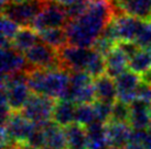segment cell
Segmentation results:
<instances>
[{"mask_svg": "<svg viewBox=\"0 0 151 149\" xmlns=\"http://www.w3.org/2000/svg\"><path fill=\"white\" fill-rule=\"evenodd\" d=\"M118 12L120 11L114 0H92L87 10L81 17L70 21L64 28L68 45L93 47Z\"/></svg>", "mask_w": 151, "mask_h": 149, "instance_id": "obj_1", "label": "cell"}, {"mask_svg": "<svg viewBox=\"0 0 151 149\" xmlns=\"http://www.w3.org/2000/svg\"><path fill=\"white\" fill-rule=\"evenodd\" d=\"M30 90L55 100H66L70 90L71 74L64 69H35L25 70Z\"/></svg>", "mask_w": 151, "mask_h": 149, "instance_id": "obj_2", "label": "cell"}, {"mask_svg": "<svg viewBox=\"0 0 151 149\" xmlns=\"http://www.w3.org/2000/svg\"><path fill=\"white\" fill-rule=\"evenodd\" d=\"M25 71L4 76L1 80V98L7 100L12 112H20L31 96Z\"/></svg>", "mask_w": 151, "mask_h": 149, "instance_id": "obj_3", "label": "cell"}, {"mask_svg": "<svg viewBox=\"0 0 151 149\" xmlns=\"http://www.w3.org/2000/svg\"><path fill=\"white\" fill-rule=\"evenodd\" d=\"M68 22L70 17L66 7L55 0H47L45 1L41 12L35 18L31 28L39 33L47 29L65 28Z\"/></svg>", "mask_w": 151, "mask_h": 149, "instance_id": "obj_4", "label": "cell"}, {"mask_svg": "<svg viewBox=\"0 0 151 149\" xmlns=\"http://www.w3.org/2000/svg\"><path fill=\"white\" fill-rule=\"evenodd\" d=\"M45 1L31 0L27 2H8L2 6V16L16 22L18 25L28 28L32 26L35 18L41 12Z\"/></svg>", "mask_w": 151, "mask_h": 149, "instance_id": "obj_5", "label": "cell"}, {"mask_svg": "<svg viewBox=\"0 0 151 149\" xmlns=\"http://www.w3.org/2000/svg\"><path fill=\"white\" fill-rule=\"evenodd\" d=\"M58 100L42 94L32 93L21 113L35 125H43L53 121V111Z\"/></svg>", "mask_w": 151, "mask_h": 149, "instance_id": "obj_6", "label": "cell"}, {"mask_svg": "<svg viewBox=\"0 0 151 149\" xmlns=\"http://www.w3.org/2000/svg\"><path fill=\"white\" fill-rule=\"evenodd\" d=\"M75 104H92L96 101L94 78L85 71L71 72L67 99Z\"/></svg>", "mask_w": 151, "mask_h": 149, "instance_id": "obj_7", "label": "cell"}, {"mask_svg": "<svg viewBox=\"0 0 151 149\" xmlns=\"http://www.w3.org/2000/svg\"><path fill=\"white\" fill-rule=\"evenodd\" d=\"M28 68L35 69H62L59 50L45 43H38L24 53Z\"/></svg>", "mask_w": 151, "mask_h": 149, "instance_id": "obj_8", "label": "cell"}, {"mask_svg": "<svg viewBox=\"0 0 151 149\" xmlns=\"http://www.w3.org/2000/svg\"><path fill=\"white\" fill-rule=\"evenodd\" d=\"M94 54L93 47H78V46L66 45L59 50V56L62 69L71 72L85 71Z\"/></svg>", "mask_w": 151, "mask_h": 149, "instance_id": "obj_9", "label": "cell"}, {"mask_svg": "<svg viewBox=\"0 0 151 149\" xmlns=\"http://www.w3.org/2000/svg\"><path fill=\"white\" fill-rule=\"evenodd\" d=\"M37 125L28 120L21 112H12L1 126V133L14 143H27Z\"/></svg>", "mask_w": 151, "mask_h": 149, "instance_id": "obj_10", "label": "cell"}, {"mask_svg": "<svg viewBox=\"0 0 151 149\" xmlns=\"http://www.w3.org/2000/svg\"><path fill=\"white\" fill-rule=\"evenodd\" d=\"M28 62L25 57L12 47L11 44L1 46V74L2 77L17 74L28 69Z\"/></svg>", "mask_w": 151, "mask_h": 149, "instance_id": "obj_11", "label": "cell"}, {"mask_svg": "<svg viewBox=\"0 0 151 149\" xmlns=\"http://www.w3.org/2000/svg\"><path fill=\"white\" fill-rule=\"evenodd\" d=\"M113 23L117 33L119 42H134L139 32L141 19L128 16L126 13L118 12L113 19Z\"/></svg>", "mask_w": 151, "mask_h": 149, "instance_id": "obj_12", "label": "cell"}, {"mask_svg": "<svg viewBox=\"0 0 151 149\" xmlns=\"http://www.w3.org/2000/svg\"><path fill=\"white\" fill-rule=\"evenodd\" d=\"M142 77L131 70H126L115 78L118 92V100L130 104L136 100V92Z\"/></svg>", "mask_w": 151, "mask_h": 149, "instance_id": "obj_13", "label": "cell"}, {"mask_svg": "<svg viewBox=\"0 0 151 149\" xmlns=\"http://www.w3.org/2000/svg\"><path fill=\"white\" fill-rule=\"evenodd\" d=\"M134 128L129 123L109 121L106 123V134L111 148L124 149L129 143Z\"/></svg>", "mask_w": 151, "mask_h": 149, "instance_id": "obj_14", "label": "cell"}, {"mask_svg": "<svg viewBox=\"0 0 151 149\" xmlns=\"http://www.w3.org/2000/svg\"><path fill=\"white\" fill-rule=\"evenodd\" d=\"M129 123L134 129H148L151 125V104L134 100L129 104Z\"/></svg>", "mask_w": 151, "mask_h": 149, "instance_id": "obj_15", "label": "cell"}, {"mask_svg": "<svg viewBox=\"0 0 151 149\" xmlns=\"http://www.w3.org/2000/svg\"><path fill=\"white\" fill-rule=\"evenodd\" d=\"M96 100L114 104L118 100V92L115 79L105 74L94 79Z\"/></svg>", "mask_w": 151, "mask_h": 149, "instance_id": "obj_16", "label": "cell"}, {"mask_svg": "<svg viewBox=\"0 0 151 149\" xmlns=\"http://www.w3.org/2000/svg\"><path fill=\"white\" fill-rule=\"evenodd\" d=\"M119 11L141 20H150L151 0H114Z\"/></svg>", "mask_w": 151, "mask_h": 149, "instance_id": "obj_17", "label": "cell"}, {"mask_svg": "<svg viewBox=\"0 0 151 149\" xmlns=\"http://www.w3.org/2000/svg\"><path fill=\"white\" fill-rule=\"evenodd\" d=\"M105 60L106 74L114 79L125 72L127 68H129V57L120 47H118V45L109 54L106 55Z\"/></svg>", "mask_w": 151, "mask_h": 149, "instance_id": "obj_18", "label": "cell"}, {"mask_svg": "<svg viewBox=\"0 0 151 149\" xmlns=\"http://www.w3.org/2000/svg\"><path fill=\"white\" fill-rule=\"evenodd\" d=\"M44 134L45 147L55 149H67V140L64 127L56 124L54 121H50L45 124L39 125Z\"/></svg>", "mask_w": 151, "mask_h": 149, "instance_id": "obj_19", "label": "cell"}, {"mask_svg": "<svg viewBox=\"0 0 151 149\" xmlns=\"http://www.w3.org/2000/svg\"><path fill=\"white\" fill-rule=\"evenodd\" d=\"M86 132L88 137L87 149H109L110 145L108 143L106 134V124L99 121H95L92 124L86 126Z\"/></svg>", "mask_w": 151, "mask_h": 149, "instance_id": "obj_20", "label": "cell"}, {"mask_svg": "<svg viewBox=\"0 0 151 149\" xmlns=\"http://www.w3.org/2000/svg\"><path fill=\"white\" fill-rule=\"evenodd\" d=\"M76 104L70 100H58L53 111V118L56 124L62 127L75 123Z\"/></svg>", "mask_w": 151, "mask_h": 149, "instance_id": "obj_21", "label": "cell"}, {"mask_svg": "<svg viewBox=\"0 0 151 149\" xmlns=\"http://www.w3.org/2000/svg\"><path fill=\"white\" fill-rule=\"evenodd\" d=\"M67 140V149H87L88 137L86 127L77 123L64 127Z\"/></svg>", "mask_w": 151, "mask_h": 149, "instance_id": "obj_22", "label": "cell"}, {"mask_svg": "<svg viewBox=\"0 0 151 149\" xmlns=\"http://www.w3.org/2000/svg\"><path fill=\"white\" fill-rule=\"evenodd\" d=\"M40 42L42 41L38 32L28 26V28H22L18 31L17 35L11 42V45L20 53H25Z\"/></svg>", "mask_w": 151, "mask_h": 149, "instance_id": "obj_23", "label": "cell"}, {"mask_svg": "<svg viewBox=\"0 0 151 149\" xmlns=\"http://www.w3.org/2000/svg\"><path fill=\"white\" fill-rule=\"evenodd\" d=\"M41 37V41L45 43L55 50H61L68 44V38L65 29L62 28H54V29H47L39 32Z\"/></svg>", "mask_w": 151, "mask_h": 149, "instance_id": "obj_24", "label": "cell"}, {"mask_svg": "<svg viewBox=\"0 0 151 149\" xmlns=\"http://www.w3.org/2000/svg\"><path fill=\"white\" fill-rule=\"evenodd\" d=\"M129 70L138 74H146L151 70V50H141L130 57Z\"/></svg>", "mask_w": 151, "mask_h": 149, "instance_id": "obj_25", "label": "cell"}, {"mask_svg": "<svg viewBox=\"0 0 151 149\" xmlns=\"http://www.w3.org/2000/svg\"><path fill=\"white\" fill-rule=\"evenodd\" d=\"M96 121L95 110L92 104H76L75 123L83 126H88Z\"/></svg>", "mask_w": 151, "mask_h": 149, "instance_id": "obj_26", "label": "cell"}, {"mask_svg": "<svg viewBox=\"0 0 151 149\" xmlns=\"http://www.w3.org/2000/svg\"><path fill=\"white\" fill-rule=\"evenodd\" d=\"M134 43L142 50H151V20H142Z\"/></svg>", "mask_w": 151, "mask_h": 149, "instance_id": "obj_27", "label": "cell"}, {"mask_svg": "<svg viewBox=\"0 0 151 149\" xmlns=\"http://www.w3.org/2000/svg\"><path fill=\"white\" fill-rule=\"evenodd\" d=\"M19 26L20 25H18L16 22L2 16L1 18V41H7L11 43L19 31Z\"/></svg>", "mask_w": 151, "mask_h": 149, "instance_id": "obj_28", "label": "cell"}, {"mask_svg": "<svg viewBox=\"0 0 151 149\" xmlns=\"http://www.w3.org/2000/svg\"><path fill=\"white\" fill-rule=\"evenodd\" d=\"M129 115L130 108L128 103H125L122 101L117 100L113 104V111H111V118H110V121L128 123L129 122Z\"/></svg>", "mask_w": 151, "mask_h": 149, "instance_id": "obj_29", "label": "cell"}, {"mask_svg": "<svg viewBox=\"0 0 151 149\" xmlns=\"http://www.w3.org/2000/svg\"><path fill=\"white\" fill-rule=\"evenodd\" d=\"M96 121H99L101 123H108L111 118V111H113V104L101 102V101H95L93 103Z\"/></svg>", "mask_w": 151, "mask_h": 149, "instance_id": "obj_30", "label": "cell"}, {"mask_svg": "<svg viewBox=\"0 0 151 149\" xmlns=\"http://www.w3.org/2000/svg\"><path fill=\"white\" fill-rule=\"evenodd\" d=\"M136 100H140L151 104V84L146 80H141L136 92Z\"/></svg>", "mask_w": 151, "mask_h": 149, "instance_id": "obj_31", "label": "cell"}, {"mask_svg": "<svg viewBox=\"0 0 151 149\" xmlns=\"http://www.w3.org/2000/svg\"><path fill=\"white\" fill-rule=\"evenodd\" d=\"M124 149H145V147H143L142 145H140L138 141H136L130 138L129 143L127 144L126 147H125Z\"/></svg>", "mask_w": 151, "mask_h": 149, "instance_id": "obj_32", "label": "cell"}, {"mask_svg": "<svg viewBox=\"0 0 151 149\" xmlns=\"http://www.w3.org/2000/svg\"><path fill=\"white\" fill-rule=\"evenodd\" d=\"M9 149H35L34 147L30 146L27 143H16L12 147H10Z\"/></svg>", "mask_w": 151, "mask_h": 149, "instance_id": "obj_33", "label": "cell"}, {"mask_svg": "<svg viewBox=\"0 0 151 149\" xmlns=\"http://www.w3.org/2000/svg\"><path fill=\"white\" fill-rule=\"evenodd\" d=\"M55 1H58L59 4H63L64 7H68V6H71L72 4L76 2L77 0H55Z\"/></svg>", "mask_w": 151, "mask_h": 149, "instance_id": "obj_34", "label": "cell"}, {"mask_svg": "<svg viewBox=\"0 0 151 149\" xmlns=\"http://www.w3.org/2000/svg\"><path fill=\"white\" fill-rule=\"evenodd\" d=\"M142 79H143V80H146L147 82H149L151 84V70L149 71V72H147L146 74H143Z\"/></svg>", "mask_w": 151, "mask_h": 149, "instance_id": "obj_35", "label": "cell"}, {"mask_svg": "<svg viewBox=\"0 0 151 149\" xmlns=\"http://www.w3.org/2000/svg\"><path fill=\"white\" fill-rule=\"evenodd\" d=\"M27 1H31V0H9V2H27Z\"/></svg>", "mask_w": 151, "mask_h": 149, "instance_id": "obj_36", "label": "cell"}, {"mask_svg": "<svg viewBox=\"0 0 151 149\" xmlns=\"http://www.w3.org/2000/svg\"><path fill=\"white\" fill-rule=\"evenodd\" d=\"M8 2H9V0H1V4H2V6H4V4H8Z\"/></svg>", "mask_w": 151, "mask_h": 149, "instance_id": "obj_37", "label": "cell"}, {"mask_svg": "<svg viewBox=\"0 0 151 149\" xmlns=\"http://www.w3.org/2000/svg\"><path fill=\"white\" fill-rule=\"evenodd\" d=\"M42 149H55V148H51V147H44V148Z\"/></svg>", "mask_w": 151, "mask_h": 149, "instance_id": "obj_38", "label": "cell"}, {"mask_svg": "<svg viewBox=\"0 0 151 149\" xmlns=\"http://www.w3.org/2000/svg\"><path fill=\"white\" fill-rule=\"evenodd\" d=\"M148 129H149V132L151 133V125H150V127H149V128H148Z\"/></svg>", "mask_w": 151, "mask_h": 149, "instance_id": "obj_39", "label": "cell"}, {"mask_svg": "<svg viewBox=\"0 0 151 149\" xmlns=\"http://www.w3.org/2000/svg\"><path fill=\"white\" fill-rule=\"evenodd\" d=\"M150 20H151V13H150Z\"/></svg>", "mask_w": 151, "mask_h": 149, "instance_id": "obj_40", "label": "cell"}, {"mask_svg": "<svg viewBox=\"0 0 151 149\" xmlns=\"http://www.w3.org/2000/svg\"><path fill=\"white\" fill-rule=\"evenodd\" d=\"M43 1H47V0H43Z\"/></svg>", "mask_w": 151, "mask_h": 149, "instance_id": "obj_41", "label": "cell"}]
</instances>
